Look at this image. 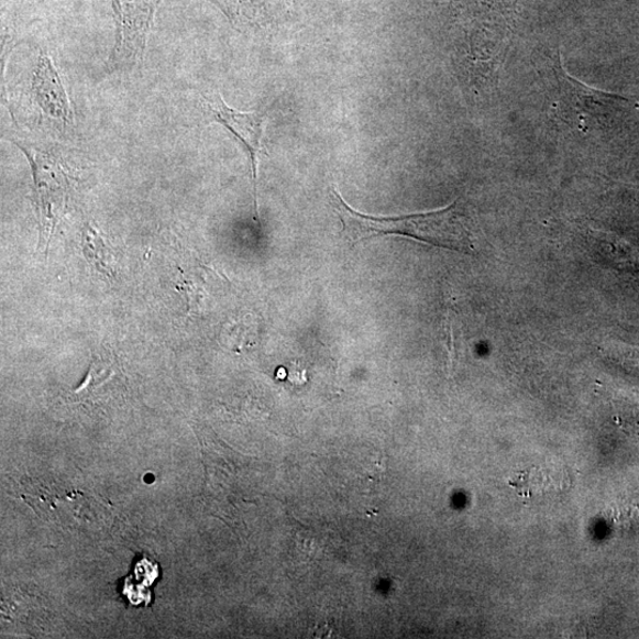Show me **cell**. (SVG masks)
<instances>
[{"label": "cell", "instance_id": "7a4b0ae2", "mask_svg": "<svg viewBox=\"0 0 639 639\" xmlns=\"http://www.w3.org/2000/svg\"><path fill=\"white\" fill-rule=\"evenodd\" d=\"M555 80L554 107L561 120L570 128L588 132L605 128L635 107L631 99L618 93L592 88L574 79L561 60L553 68Z\"/></svg>", "mask_w": 639, "mask_h": 639}, {"label": "cell", "instance_id": "ba28073f", "mask_svg": "<svg viewBox=\"0 0 639 639\" xmlns=\"http://www.w3.org/2000/svg\"><path fill=\"white\" fill-rule=\"evenodd\" d=\"M592 253L617 269L639 272V252L630 243L612 233L594 230L588 233Z\"/></svg>", "mask_w": 639, "mask_h": 639}, {"label": "cell", "instance_id": "52a82bcc", "mask_svg": "<svg viewBox=\"0 0 639 639\" xmlns=\"http://www.w3.org/2000/svg\"><path fill=\"white\" fill-rule=\"evenodd\" d=\"M508 483L520 496L533 497L565 491L569 475L561 467L532 465Z\"/></svg>", "mask_w": 639, "mask_h": 639}, {"label": "cell", "instance_id": "5b68a950", "mask_svg": "<svg viewBox=\"0 0 639 639\" xmlns=\"http://www.w3.org/2000/svg\"><path fill=\"white\" fill-rule=\"evenodd\" d=\"M202 106H205L208 118L222 124L231 134L235 135L249 154L253 169L255 211L258 217L257 169L264 124L267 120L266 113L262 111L240 112L228 106L220 93L202 98Z\"/></svg>", "mask_w": 639, "mask_h": 639}, {"label": "cell", "instance_id": "8992f818", "mask_svg": "<svg viewBox=\"0 0 639 639\" xmlns=\"http://www.w3.org/2000/svg\"><path fill=\"white\" fill-rule=\"evenodd\" d=\"M31 99L42 117L64 126H73L74 115L67 90L49 55L41 52L35 68Z\"/></svg>", "mask_w": 639, "mask_h": 639}, {"label": "cell", "instance_id": "9c48e42d", "mask_svg": "<svg viewBox=\"0 0 639 639\" xmlns=\"http://www.w3.org/2000/svg\"><path fill=\"white\" fill-rule=\"evenodd\" d=\"M84 253L93 268L107 278L117 275V264L112 247L109 246L100 232L90 223H85L82 229Z\"/></svg>", "mask_w": 639, "mask_h": 639}, {"label": "cell", "instance_id": "277c9868", "mask_svg": "<svg viewBox=\"0 0 639 639\" xmlns=\"http://www.w3.org/2000/svg\"><path fill=\"white\" fill-rule=\"evenodd\" d=\"M162 0H113L117 24L115 44L108 59L109 69L128 70L142 62Z\"/></svg>", "mask_w": 639, "mask_h": 639}, {"label": "cell", "instance_id": "3957f363", "mask_svg": "<svg viewBox=\"0 0 639 639\" xmlns=\"http://www.w3.org/2000/svg\"><path fill=\"white\" fill-rule=\"evenodd\" d=\"M24 154L33 170L35 201L41 236L52 239L54 229L69 200L70 180L66 166L57 155L25 143L13 142Z\"/></svg>", "mask_w": 639, "mask_h": 639}, {"label": "cell", "instance_id": "6da1fadb", "mask_svg": "<svg viewBox=\"0 0 639 639\" xmlns=\"http://www.w3.org/2000/svg\"><path fill=\"white\" fill-rule=\"evenodd\" d=\"M332 205L342 235L352 244L379 236H401L464 254L475 253L460 201L447 208L408 216L377 217L352 209L334 186Z\"/></svg>", "mask_w": 639, "mask_h": 639}]
</instances>
